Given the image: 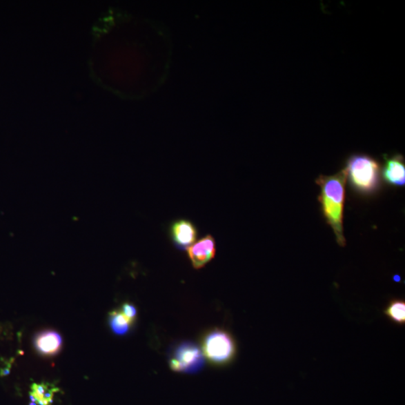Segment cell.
I'll return each mask as SVG.
<instances>
[{
  "label": "cell",
  "mask_w": 405,
  "mask_h": 405,
  "mask_svg": "<svg viewBox=\"0 0 405 405\" xmlns=\"http://www.w3.org/2000/svg\"><path fill=\"white\" fill-rule=\"evenodd\" d=\"M215 251V241L211 235H206L187 249L189 259L197 270L212 261Z\"/></svg>",
  "instance_id": "6"
},
{
  "label": "cell",
  "mask_w": 405,
  "mask_h": 405,
  "mask_svg": "<svg viewBox=\"0 0 405 405\" xmlns=\"http://www.w3.org/2000/svg\"><path fill=\"white\" fill-rule=\"evenodd\" d=\"M121 313L129 322L133 324L137 317V309L131 304H124L122 306Z\"/></svg>",
  "instance_id": "12"
},
{
  "label": "cell",
  "mask_w": 405,
  "mask_h": 405,
  "mask_svg": "<svg viewBox=\"0 0 405 405\" xmlns=\"http://www.w3.org/2000/svg\"><path fill=\"white\" fill-rule=\"evenodd\" d=\"M204 364L203 351L192 342L180 344L170 359L172 370L177 373H196L203 367Z\"/></svg>",
  "instance_id": "4"
},
{
  "label": "cell",
  "mask_w": 405,
  "mask_h": 405,
  "mask_svg": "<svg viewBox=\"0 0 405 405\" xmlns=\"http://www.w3.org/2000/svg\"><path fill=\"white\" fill-rule=\"evenodd\" d=\"M202 351L213 364L226 365L236 355V342L227 331L215 329L204 336Z\"/></svg>",
  "instance_id": "3"
},
{
  "label": "cell",
  "mask_w": 405,
  "mask_h": 405,
  "mask_svg": "<svg viewBox=\"0 0 405 405\" xmlns=\"http://www.w3.org/2000/svg\"><path fill=\"white\" fill-rule=\"evenodd\" d=\"M384 165L382 177L387 184L402 187L405 184V164L402 155L396 154L388 157H384Z\"/></svg>",
  "instance_id": "7"
},
{
  "label": "cell",
  "mask_w": 405,
  "mask_h": 405,
  "mask_svg": "<svg viewBox=\"0 0 405 405\" xmlns=\"http://www.w3.org/2000/svg\"><path fill=\"white\" fill-rule=\"evenodd\" d=\"M30 405H37L36 402H32Z\"/></svg>",
  "instance_id": "13"
},
{
  "label": "cell",
  "mask_w": 405,
  "mask_h": 405,
  "mask_svg": "<svg viewBox=\"0 0 405 405\" xmlns=\"http://www.w3.org/2000/svg\"><path fill=\"white\" fill-rule=\"evenodd\" d=\"M197 235V229L194 224L187 219H178L172 223L170 227L172 243L182 251L195 244Z\"/></svg>",
  "instance_id": "5"
},
{
  "label": "cell",
  "mask_w": 405,
  "mask_h": 405,
  "mask_svg": "<svg viewBox=\"0 0 405 405\" xmlns=\"http://www.w3.org/2000/svg\"><path fill=\"white\" fill-rule=\"evenodd\" d=\"M384 313L393 323L400 326L404 325L405 302L401 299L391 300Z\"/></svg>",
  "instance_id": "10"
},
{
  "label": "cell",
  "mask_w": 405,
  "mask_h": 405,
  "mask_svg": "<svg viewBox=\"0 0 405 405\" xmlns=\"http://www.w3.org/2000/svg\"><path fill=\"white\" fill-rule=\"evenodd\" d=\"M347 178L351 187L361 195H372L380 185V164L365 154L353 155L347 161Z\"/></svg>",
  "instance_id": "2"
},
{
  "label": "cell",
  "mask_w": 405,
  "mask_h": 405,
  "mask_svg": "<svg viewBox=\"0 0 405 405\" xmlns=\"http://www.w3.org/2000/svg\"><path fill=\"white\" fill-rule=\"evenodd\" d=\"M109 324L112 331L118 335L127 334L132 324L120 311H114L110 313Z\"/></svg>",
  "instance_id": "11"
},
{
  "label": "cell",
  "mask_w": 405,
  "mask_h": 405,
  "mask_svg": "<svg viewBox=\"0 0 405 405\" xmlns=\"http://www.w3.org/2000/svg\"><path fill=\"white\" fill-rule=\"evenodd\" d=\"M58 391V388L50 384H32L30 396L32 402H37L39 405H51L54 402L55 393Z\"/></svg>",
  "instance_id": "9"
},
{
  "label": "cell",
  "mask_w": 405,
  "mask_h": 405,
  "mask_svg": "<svg viewBox=\"0 0 405 405\" xmlns=\"http://www.w3.org/2000/svg\"><path fill=\"white\" fill-rule=\"evenodd\" d=\"M346 171L343 169L332 176L321 175L316 184L321 188L318 201L327 224L333 228L336 242L340 246H346L344 235V204L346 200Z\"/></svg>",
  "instance_id": "1"
},
{
  "label": "cell",
  "mask_w": 405,
  "mask_h": 405,
  "mask_svg": "<svg viewBox=\"0 0 405 405\" xmlns=\"http://www.w3.org/2000/svg\"><path fill=\"white\" fill-rule=\"evenodd\" d=\"M35 346L41 355L46 356L56 355L62 346L61 336L54 331L41 333L37 336Z\"/></svg>",
  "instance_id": "8"
}]
</instances>
